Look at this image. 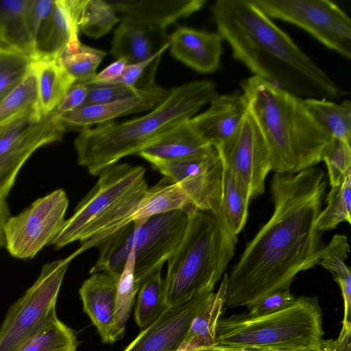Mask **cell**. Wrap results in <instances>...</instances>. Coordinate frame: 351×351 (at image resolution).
Instances as JSON below:
<instances>
[{
    "instance_id": "obj_31",
    "label": "cell",
    "mask_w": 351,
    "mask_h": 351,
    "mask_svg": "<svg viewBox=\"0 0 351 351\" xmlns=\"http://www.w3.org/2000/svg\"><path fill=\"white\" fill-rule=\"evenodd\" d=\"M79 344L76 332L55 313L18 351H76Z\"/></svg>"
},
{
    "instance_id": "obj_25",
    "label": "cell",
    "mask_w": 351,
    "mask_h": 351,
    "mask_svg": "<svg viewBox=\"0 0 351 351\" xmlns=\"http://www.w3.org/2000/svg\"><path fill=\"white\" fill-rule=\"evenodd\" d=\"M250 201L244 185L223 162L222 192L216 218L229 232L235 236L246 223Z\"/></svg>"
},
{
    "instance_id": "obj_7",
    "label": "cell",
    "mask_w": 351,
    "mask_h": 351,
    "mask_svg": "<svg viewBox=\"0 0 351 351\" xmlns=\"http://www.w3.org/2000/svg\"><path fill=\"white\" fill-rule=\"evenodd\" d=\"M324 335L318 298L300 296L272 313L220 318L216 344L257 351L319 350Z\"/></svg>"
},
{
    "instance_id": "obj_39",
    "label": "cell",
    "mask_w": 351,
    "mask_h": 351,
    "mask_svg": "<svg viewBox=\"0 0 351 351\" xmlns=\"http://www.w3.org/2000/svg\"><path fill=\"white\" fill-rule=\"evenodd\" d=\"M321 160L326 165L331 187L340 185L351 174L350 145L338 138H330Z\"/></svg>"
},
{
    "instance_id": "obj_8",
    "label": "cell",
    "mask_w": 351,
    "mask_h": 351,
    "mask_svg": "<svg viewBox=\"0 0 351 351\" xmlns=\"http://www.w3.org/2000/svg\"><path fill=\"white\" fill-rule=\"evenodd\" d=\"M120 22L110 53L129 64L147 60L169 47L168 27L201 10L205 0H110Z\"/></svg>"
},
{
    "instance_id": "obj_11",
    "label": "cell",
    "mask_w": 351,
    "mask_h": 351,
    "mask_svg": "<svg viewBox=\"0 0 351 351\" xmlns=\"http://www.w3.org/2000/svg\"><path fill=\"white\" fill-rule=\"evenodd\" d=\"M66 129L58 113L30 112L0 127V196L6 197L19 170L38 149L60 141Z\"/></svg>"
},
{
    "instance_id": "obj_26",
    "label": "cell",
    "mask_w": 351,
    "mask_h": 351,
    "mask_svg": "<svg viewBox=\"0 0 351 351\" xmlns=\"http://www.w3.org/2000/svg\"><path fill=\"white\" fill-rule=\"evenodd\" d=\"M227 282L228 274H225L218 291L193 320L178 351H193L216 344L217 326L225 306Z\"/></svg>"
},
{
    "instance_id": "obj_21",
    "label": "cell",
    "mask_w": 351,
    "mask_h": 351,
    "mask_svg": "<svg viewBox=\"0 0 351 351\" xmlns=\"http://www.w3.org/2000/svg\"><path fill=\"white\" fill-rule=\"evenodd\" d=\"M118 278L108 272H97L85 280L79 289L84 311L96 327L104 343H114Z\"/></svg>"
},
{
    "instance_id": "obj_30",
    "label": "cell",
    "mask_w": 351,
    "mask_h": 351,
    "mask_svg": "<svg viewBox=\"0 0 351 351\" xmlns=\"http://www.w3.org/2000/svg\"><path fill=\"white\" fill-rule=\"evenodd\" d=\"M134 230L132 221L104 241L97 247L99 256L90 273L108 272L119 278L133 249Z\"/></svg>"
},
{
    "instance_id": "obj_17",
    "label": "cell",
    "mask_w": 351,
    "mask_h": 351,
    "mask_svg": "<svg viewBox=\"0 0 351 351\" xmlns=\"http://www.w3.org/2000/svg\"><path fill=\"white\" fill-rule=\"evenodd\" d=\"M84 0H55L49 21L34 46V60L58 59L81 45L79 22Z\"/></svg>"
},
{
    "instance_id": "obj_32",
    "label": "cell",
    "mask_w": 351,
    "mask_h": 351,
    "mask_svg": "<svg viewBox=\"0 0 351 351\" xmlns=\"http://www.w3.org/2000/svg\"><path fill=\"white\" fill-rule=\"evenodd\" d=\"M37 106L36 77L32 66L25 77L0 99V127L37 111Z\"/></svg>"
},
{
    "instance_id": "obj_2",
    "label": "cell",
    "mask_w": 351,
    "mask_h": 351,
    "mask_svg": "<svg viewBox=\"0 0 351 351\" xmlns=\"http://www.w3.org/2000/svg\"><path fill=\"white\" fill-rule=\"evenodd\" d=\"M211 16L234 58L254 76L302 99L349 94L250 0H218Z\"/></svg>"
},
{
    "instance_id": "obj_9",
    "label": "cell",
    "mask_w": 351,
    "mask_h": 351,
    "mask_svg": "<svg viewBox=\"0 0 351 351\" xmlns=\"http://www.w3.org/2000/svg\"><path fill=\"white\" fill-rule=\"evenodd\" d=\"M79 252L47 263L35 282L9 308L0 326V351H18L56 312L64 276Z\"/></svg>"
},
{
    "instance_id": "obj_3",
    "label": "cell",
    "mask_w": 351,
    "mask_h": 351,
    "mask_svg": "<svg viewBox=\"0 0 351 351\" xmlns=\"http://www.w3.org/2000/svg\"><path fill=\"white\" fill-rule=\"evenodd\" d=\"M217 95L213 80L186 82L169 89L165 99L143 116L83 129L74 141L77 162L98 176L121 158L137 155L162 134L191 119Z\"/></svg>"
},
{
    "instance_id": "obj_36",
    "label": "cell",
    "mask_w": 351,
    "mask_h": 351,
    "mask_svg": "<svg viewBox=\"0 0 351 351\" xmlns=\"http://www.w3.org/2000/svg\"><path fill=\"white\" fill-rule=\"evenodd\" d=\"M120 22V17L110 1L84 0L79 27L86 36L98 38Z\"/></svg>"
},
{
    "instance_id": "obj_13",
    "label": "cell",
    "mask_w": 351,
    "mask_h": 351,
    "mask_svg": "<svg viewBox=\"0 0 351 351\" xmlns=\"http://www.w3.org/2000/svg\"><path fill=\"white\" fill-rule=\"evenodd\" d=\"M152 165L178 184L199 210L217 217L222 192L223 162L216 149L206 154L156 162Z\"/></svg>"
},
{
    "instance_id": "obj_19",
    "label": "cell",
    "mask_w": 351,
    "mask_h": 351,
    "mask_svg": "<svg viewBox=\"0 0 351 351\" xmlns=\"http://www.w3.org/2000/svg\"><path fill=\"white\" fill-rule=\"evenodd\" d=\"M203 112L190 120L192 127L211 146L217 148L236 133L247 113L242 93L217 95Z\"/></svg>"
},
{
    "instance_id": "obj_6",
    "label": "cell",
    "mask_w": 351,
    "mask_h": 351,
    "mask_svg": "<svg viewBox=\"0 0 351 351\" xmlns=\"http://www.w3.org/2000/svg\"><path fill=\"white\" fill-rule=\"evenodd\" d=\"M237 243V236L211 213L199 210L189 215L182 239L167 260L166 308L213 291L234 254Z\"/></svg>"
},
{
    "instance_id": "obj_10",
    "label": "cell",
    "mask_w": 351,
    "mask_h": 351,
    "mask_svg": "<svg viewBox=\"0 0 351 351\" xmlns=\"http://www.w3.org/2000/svg\"><path fill=\"white\" fill-rule=\"evenodd\" d=\"M270 19L305 30L327 48L351 58V19L328 0H250Z\"/></svg>"
},
{
    "instance_id": "obj_29",
    "label": "cell",
    "mask_w": 351,
    "mask_h": 351,
    "mask_svg": "<svg viewBox=\"0 0 351 351\" xmlns=\"http://www.w3.org/2000/svg\"><path fill=\"white\" fill-rule=\"evenodd\" d=\"M302 103L307 111L330 137L338 138L350 145L351 102L345 99L340 104L325 99L305 98Z\"/></svg>"
},
{
    "instance_id": "obj_4",
    "label": "cell",
    "mask_w": 351,
    "mask_h": 351,
    "mask_svg": "<svg viewBox=\"0 0 351 351\" xmlns=\"http://www.w3.org/2000/svg\"><path fill=\"white\" fill-rule=\"evenodd\" d=\"M247 111L269 149L271 171L294 173L313 167L322 158L330 136L298 97L258 77L241 83Z\"/></svg>"
},
{
    "instance_id": "obj_50",
    "label": "cell",
    "mask_w": 351,
    "mask_h": 351,
    "mask_svg": "<svg viewBox=\"0 0 351 351\" xmlns=\"http://www.w3.org/2000/svg\"><path fill=\"white\" fill-rule=\"evenodd\" d=\"M304 351H319V350H304Z\"/></svg>"
},
{
    "instance_id": "obj_27",
    "label": "cell",
    "mask_w": 351,
    "mask_h": 351,
    "mask_svg": "<svg viewBox=\"0 0 351 351\" xmlns=\"http://www.w3.org/2000/svg\"><path fill=\"white\" fill-rule=\"evenodd\" d=\"M350 249L347 236L335 234L325 245L324 254L318 263L334 275V280L341 289L344 306L342 331L351 330V272L345 263Z\"/></svg>"
},
{
    "instance_id": "obj_18",
    "label": "cell",
    "mask_w": 351,
    "mask_h": 351,
    "mask_svg": "<svg viewBox=\"0 0 351 351\" xmlns=\"http://www.w3.org/2000/svg\"><path fill=\"white\" fill-rule=\"evenodd\" d=\"M169 90L159 86L145 89L141 95L107 103L84 105L64 114H58L69 130L78 132L131 114L151 110L167 96Z\"/></svg>"
},
{
    "instance_id": "obj_16",
    "label": "cell",
    "mask_w": 351,
    "mask_h": 351,
    "mask_svg": "<svg viewBox=\"0 0 351 351\" xmlns=\"http://www.w3.org/2000/svg\"><path fill=\"white\" fill-rule=\"evenodd\" d=\"M213 294L203 293L185 303L166 308L123 351H178L193 320Z\"/></svg>"
},
{
    "instance_id": "obj_12",
    "label": "cell",
    "mask_w": 351,
    "mask_h": 351,
    "mask_svg": "<svg viewBox=\"0 0 351 351\" xmlns=\"http://www.w3.org/2000/svg\"><path fill=\"white\" fill-rule=\"evenodd\" d=\"M68 206L65 191L58 189L38 198L17 215L9 217L4 232L10 254L19 259H32L51 245L64 223Z\"/></svg>"
},
{
    "instance_id": "obj_45",
    "label": "cell",
    "mask_w": 351,
    "mask_h": 351,
    "mask_svg": "<svg viewBox=\"0 0 351 351\" xmlns=\"http://www.w3.org/2000/svg\"><path fill=\"white\" fill-rule=\"evenodd\" d=\"M9 215L6 197L0 196V248L5 244L4 227Z\"/></svg>"
},
{
    "instance_id": "obj_44",
    "label": "cell",
    "mask_w": 351,
    "mask_h": 351,
    "mask_svg": "<svg viewBox=\"0 0 351 351\" xmlns=\"http://www.w3.org/2000/svg\"><path fill=\"white\" fill-rule=\"evenodd\" d=\"M128 64L129 63L126 59H117L101 71L96 73L90 80L85 84L90 85L111 84L121 75Z\"/></svg>"
},
{
    "instance_id": "obj_33",
    "label": "cell",
    "mask_w": 351,
    "mask_h": 351,
    "mask_svg": "<svg viewBox=\"0 0 351 351\" xmlns=\"http://www.w3.org/2000/svg\"><path fill=\"white\" fill-rule=\"evenodd\" d=\"M166 308L165 287L158 270L140 286L134 317L137 325L144 329L152 324Z\"/></svg>"
},
{
    "instance_id": "obj_35",
    "label": "cell",
    "mask_w": 351,
    "mask_h": 351,
    "mask_svg": "<svg viewBox=\"0 0 351 351\" xmlns=\"http://www.w3.org/2000/svg\"><path fill=\"white\" fill-rule=\"evenodd\" d=\"M326 203L316 221L319 231L333 230L341 222L351 223V174L340 185L331 187Z\"/></svg>"
},
{
    "instance_id": "obj_49",
    "label": "cell",
    "mask_w": 351,
    "mask_h": 351,
    "mask_svg": "<svg viewBox=\"0 0 351 351\" xmlns=\"http://www.w3.org/2000/svg\"><path fill=\"white\" fill-rule=\"evenodd\" d=\"M0 44H3L1 27H0Z\"/></svg>"
},
{
    "instance_id": "obj_5",
    "label": "cell",
    "mask_w": 351,
    "mask_h": 351,
    "mask_svg": "<svg viewBox=\"0 0 351 351\" xmlns=\"http://www.w3.org/2000/svg\"><path fill=\"white\" fill-rule=\"evenodd\" d=\"M146 169L128 163L112 165L99 175L93 188L66 219L51 245L56 249L80 241L79 253L98 247L113 233L132 221L148 189Z\"/></svg>"
},
{
    "instance_id": "obj_43",
    "label": "cell",
    "mask_w": 351,
    "mask_h": 351,
    "mask_svg": "<svg viewBox=\"0 0 351 351\" xmlns=\"http://www.w3.org/2000/svg\"><path fill=\"white\" fill-rule=\"evenodd\" d=\"M88 86L82 82H75L64 95L55 111L58 114L72 112L82 106L88 97Z\"/></svg>"
},
{
    "instance_id": "obj_34",
    "label": "cell",
    "mask_w": 351,
    "mask_h": 351,
    "mask_svg": "<svg viewBox=\"0 0 351 351\" xmlns=\"http://www.w3.org/2000/svg\"><path fill=\"white\" fill-rule=\"evenodd\" d=\"M134 260L133 248L117 283L116 315L113 328L115 341L122 337L124 333L127 321L140 289V285L135 276Z\"/></svg>"
},
{
    "instance_id": "obj_15",
    "label": "cell",
    "mask_w": 351,
    "mask_h": 351,
    "mask_svg": "<svg viewBox=\"0 0 351 351\" xmlns=\"http://www.w3.org/2000/svg\"><path fill=\"white\" fill-rule=\"evenodd\" d=\"M215 149L244 185L250 199L264 193L265 181L271 171L270 155L263 134L248 112L232 138Z\"/></svg>"
},
{
    "instance_id": "obj_42",
    "label": "cell",
    "mask_w": 351,
    "mask_h": 351,
    "mask_svg": "<svg viewBox=\"0 0 351 351\" xmlns=\"http://www.w3.org/2000/svg\"><path fill=\"white\" fill-rule=\"evenodd\" d=\"M296 298L290 290L278 291L248 308L250 316H260L276 312L291 305Z\"/></svg>"
},
{
    "instance_id": "obj_47",
    "label": "cell",
    "mask_w": 351,
    "mask_h": 351,
    "mask_svg": "<svg viewBox=\"0 0 351 351\" xmlns=\"http://www.w3.org/2000/svg\"><path fill=\"white\" fill-rule=\"evenodd\" d=\"M335 341V351H351L350 336L337 337Z\"/></svg>"
},
{
    "instance_id": "obj_38",
    "label": "cell",
    "mask_w": 351,
    "mask_h": 351,
    "mask_svg": "<svg viewBox=\"0 0 351 351\" xmlns=\"http://www.w3.org/2000/svg\"><path fill=\"white\" fill-rule=\"evenodd\" d=\"M107 53L81 44L75 51L63 54L58 60L75 82L86 83L96 74V69Z\"/></svg>"
},
{
    "instance_id": "obj_24",
    "label": "cell",
    "mask_w": 351,
    "mask_h": 351,
    "mask_svg": "<svg viewBox=\"0 0 351 351\" xmlns=\"http://www.w3.org/2000/svg\"><path fill=\"white\" fill-rule=\"evenodd\" d=\"M38 92L37 111L40 115L53 112L75 80L58 59L41 58L32 61Z\"/></svg>"
},
{
    "instance_id": "obj_1",
    "label": "cell",
    "mask_w": 351,
    "mask_h": 351,
    "mask_svg": "<svg viewBox=\"0 0 351 351\" xmlns=\"http://www.w3.org/2000/svg\"><path fill=\"white\" fill-rule=\"evenodd\" d=\"M326 188L324 173L318 168L275 173L272 215L228 276L227 307L249 308L272 293L290 290L298 274L318 265L325 245L316 221Z\"/></svg>"
},
{
    "instance_id": "obj_22",
    "label": "cell",
    "mask_w": 351,
    "mask_h": 351,
    "mask_svg": "<svg viewBox=\"0 0 351 351\" xmlns=\"http://www.w3.org/2000/svg\"><path fill=\"white\" fill-rule=\"evenodd\" d=\"M189 120L180 123L147 145L137 156L153 164L204 155L213 151L215 148L203 139Z\"/></svg>"
},
{
    "instance_id": "obj_40",
    "label": "cell",
    "mask_w": 351,
    "mask_h": 351,
    "mask_svg": "<svg viewBox=\"0 0 351 351\" xmlns=\"http://www.w3.org/2000/svg\"><path fill=\"white\" fill-rule=\"evenodd\" d=\"M87 85L88 97L84 105L107 103L137 96L145 90L122 84Z\"/></svg>"
},
{
    "instance_id": "obj_28",
    "label": "cell",
    "mask_w": 351,
    "mask_h": 351,
    "mask_svg": "<svg viewBox=\"0 0 351 351\" xmlns=\"http://www.w3.org/2000/svg\"><path fill=\"white\" fill-rule=\"evenodd\" d=\"M29 0H0V27L3 43L33 60L34 47L27 22Z\"/></svg>"
},
{
    "instance_id": "obj_46",
    "label": "cell",
    "mask_w": 351,
    "mask_h": 351,
    "mask_svg": "<svg viewBox=\"0 0 351 351\" xmlns=\"http://www.w3.org/2000/svg\"><path fill=\"white\" fill-rule=\"evenodd\" d=\"M193 351H257L239 348L228 347L215 344L209 347L199 348Z\"/></svg>"
},
{
    "instance_id": "obj_20",
    "label": "cell",
    "mask_w": 351,
    "mask_h": 351,
    "mask_svg": "<svg viewBox=\"0 0 351 351\" xmlns=\"http://www.w3.org/2000/svg\"><path fill=\"white\" fill-rule=\"evenodd\" d=\"M223 41L217 32H205L183 26L169 36V48L176 59L193 70L210 73L219 67Z\"/></svg>"
},
{
    "instance_id": "obj_14",
    "label": "cell",
    "mask_w": 351,
    "mask_h": 351,
    "mask_svg": "<svg viewBox=\"0 0 351 351\" xmlns=\"http://www.w3.org/2000/svg\"><path fill=\"white\" fill-rule=\"evenodd\" d=\"M188 221L189 216L178 210L153 216L135 226L134 272L140 286L152 274L162 270L181 242Z\"/></svg>"
},
{
    "instance_id": "obj_37",
    "label": "cell",
    "mask_w": 351,
    "mask_h": 351,
    "mask_svg": "<svg viewBox=\"0 0 351 351\" xmlns=\"http://www.w3.org/2000/svg\"><path fill=\"white\" fill-rule=\"evenodd\" d=\"M32 59L5 44H0V99L16 87L32 69Z\"/></svg>"
},
{
    "instance_id": "obj_48",
    "label": "cell",
    "mask_w": 351,
    "mask_h": 351,
    "mask_svg": "<svg viewBox=\"0 0 351 351\" xmlns=\"http://www.w3.org/2000/svg\"><path fill=\"white\" fill-rule=\"evenodd\" d=\"M319 351H335V341L332 339L324 340Z\"/></svg>"
},
{
    "instance_id": "obj_23",
    "label": "cell",
    "mask_w": 351,
    "mask_h": 351,
    "mask_svg": "<svg viewBox=\"0 0 351 351\" xmlns=\"http://www.w3.org/2000/svg\"><path fill=\"white\" fill-rule=\"evenodd\" d=\"M178 210L188 216L199 211L178 184L164 177L147 189L132 221L135 226H140L153 216Z\"/></svg>"
},
{
    "instance_id": "obj_41",
    "label": "cell",
    "mask_w": 351,
    "mask_h": 351,
    "mask_svg": "<svg viewBox=\"0 0 351 351\" xmlns=\"http://www.w3.org/2000/svg\"><path fill=\"white\" fill-rule=\"evenodd\" d=\"M55 0H29L27 22L34 47L47 25Z\"/></svg>"
}]
</instances>
